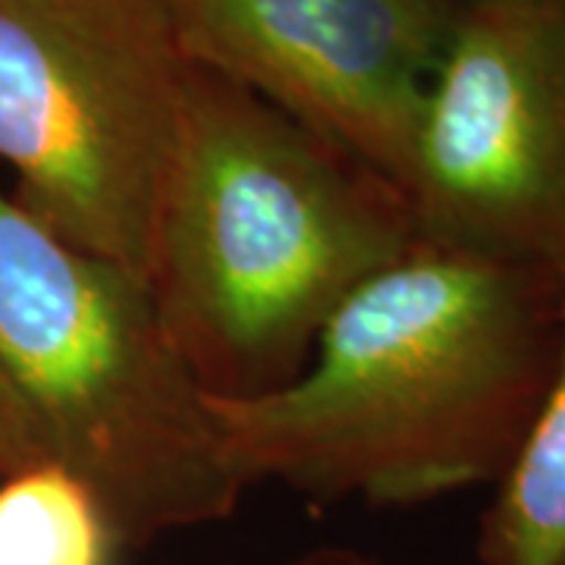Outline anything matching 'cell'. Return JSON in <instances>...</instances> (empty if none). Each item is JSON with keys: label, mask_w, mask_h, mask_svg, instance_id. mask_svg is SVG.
Masks as SVG:
<instances>
[{"label": "cell", "mask_w": 565, "mask_h": 565, "mask_svg": "<svg viewBox=\"0 0 565 565\" xmlns=\"http://www.w3.org/2000/svg\"><path fill=\"white\" fill-rule=\"evenodd\" d=\"M559 340L556 277L418 239L345 299L296 381L211 408L245 487L430 503L503 481Z\"/></svg>", "instance_id": "1"}, {"label": "cell", "mask_w": 565, "mask_h": 565, "mask_svg": "<svg viewBox=\"0 0 565 565\" xmlns=\"http://www.w3.org/2000/svg\"><path fill=\"white\" fill-rule=\"evenodd\" d=\"M415 245L396 185L243 85L192 70L148 289L211 396L296 381L345 299Z\"/></svg>", "instance_id": "2"}, {"label": "cell", "mask_w": 565, "mask_h": 565, "mask_svg": "<svg viewBox=\"0 0 565 565\" xmlns=\"http://www.w3.org/2000/svg\"><path fill=\"white\" fill-rule=\"evenodd\" d=\"M0 377L41 459L95 497L120 546L230 519L248 490L148 282L63 243L3 192Z\"/></svg>", "instance_id": "3"}, {"label": "cell", "mask_w": 565, "mask_h": 565, "mask_svg": "<svg viewBox=\"0 0 565 565\" xmlns=\"http://www.w3.org/2000/svg\"><path fill=\"white\" fill-rule=\"evenodd\" d=\"M192 70L163 0H0L13 202L148 282Z\"/></svg>", "instance_id": "4"}, {"label": "cell", "mask_w": 565, "mask_h": 565, "mask_svg": "<svg viewBox=\"0 0 565 565\" xmlns=\"http://www.w3.org/2000/svg\"><path fill=\"white\" fill-rule=\"evenodd\" d=\"M408 204L422 243L565 286V0H462Z\"/></svg>", "instance_id": "5"}, {"label": "cell", "mask_w": 565, "mask_h": 565, "mask_svg": "<svg viewBox=\"0 0 565 565\" xmlns=\"http://www.w3.org/2000/svg\"><path fill=\"white\" fill-rule=\"evenodd\" d=\"M185 57L408 199L462 0H163Z\"/></svg>", "instance_id": "6"}, {"label": "cell", "mask_w": 565, "mask_h": 565, "mask_svg": "<svg viewBox=\"0 0 565 565\" xmlns=\"http://www.w3.org/2000/svg\"><path fill=\"white\" fill-rule=\"evenodd\" d=\"M481 565H565V286L559 362L519 459L478 527Z\"/></svg>", "instance_id": "7"}, {"label": "cell", "mask_w": 565, "mask_h": 565, "mask_svg": "<svg viewBox=\"0 0 565 565\" xmlns=\"http://www.w3.org/2000/svg\"><path fill=\"white\" fill-rule=\"evenodd\" d=\"M102 505L54 462L0 478V565H117Z\"/></svg>", "instance_id": "8"}, {"label": "cell", "mask_w": 565, "mask_h": 565, "mask_svg": "<svg viewBox=\"0 0 565 565\" xmlns=\"http://www.w3.org/2000/svg\"><path fill=\"white\" fill-rule=\"evenodd\" d=\"M35 462H44L39 444H35V434L25 422L20 403L13 399L10 386L0 377V468H3V475H13V471Z\"/></svg>", "instance_id": "9"}, {"label": "cell", "mask_w": 565, "mask_h": 565, "mask_svg": "<svg viewBox=\"0 0 565 565\" xmlns=\"http://www.w3.org/2000/svg\"><path fill=\"white\" fill-rule=\"evenodd\" d=\"M286 565H386L371 553L352 550V546H315L302 556H296L292 563Z\"/></svg>", "instance_id": "10"}, {"label": "cell", "mask_w": 565, "mask_h": 565, "mask_svg": "<svg viewBox=\"0 0 565 565\" xmlns=\"http://www.w3.org/2000/svg\"><path fill=\"white\" fill-rule=\"evenodd\" d=\"M0 478H3V468H0Z\"/></svg>", "instance_id": "11"}]
</instances>
